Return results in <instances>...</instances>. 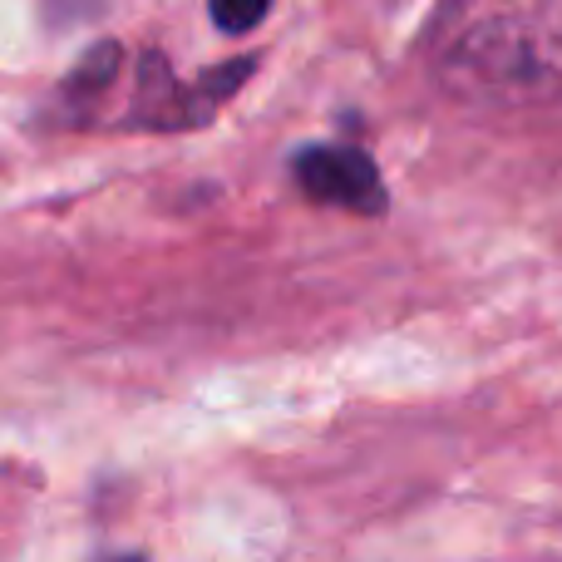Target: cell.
I'll return each instance as SVG.
<instances>
[{
    "label": "cell",
    "instance_id": "obj_1",
    "mask_svg": "<svg viewBox=\"0 0 562 562\" xmlns=\"http://www.w3.org/2000/svg\"><path fill=\"white\" fill-rule=\"evenodd\" d=\"M296 183L316 203L346 207V213L360 217L385 213V183H380L375 158L350 144H316L306 154H296Z\"/></svg>",
    "mask_w": 562,
    "mask_h": 562
},
{
    "label": "cell",
    "instance_id": "obj_2",
    "mask_svg": "<svg viewBox=\"0 0 562 562\" xmlns=\"http://www.w3.org/2000/svg\"><path fill=\"white\" fill-rule=\"evenodd\" d=\"M114 69H119V49L114 45H99V49H89V59L69 75V94H99V89L114 79Z\"/></svg>",
    "mask_w": 562,
    "mask_h": 562
},
{
    "label": "cell",
    "instance_id": "obj_3",
    "mask_svg": "<svg viewBox=\"0 0 562 562\" xmlns=\"http://www.w3.org/2000/svg\"><path fill=\"white\" fill-rule=\"evenodd\" d=\"M267 10H272V0H213V20L227 35H243V30L262 25Z\"/></svg>",
    "mask_w": 562,
    "mask_h": 562
},
{
    "label": "cell",
    "instance_id": "obj_4",
    "mask_svg": "<svg viewBox=\"0 0 562 562\" xmlns=\"http://www.w3.org/2000/svg\"><path fill=\"white\" fill-rule=\"evenodd\" d=\"M109 562H144V558H138V553H128V558H109Z\"/></svg>",
    "mask_w": 562,
    "mask_h": 562
}]
</instances>
